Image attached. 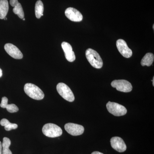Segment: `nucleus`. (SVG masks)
<instances>
[{
    "mask_svg": "<svg viewBox=\"0 0 154 154\" xmlns=\"http://www.w3.org/2000/svg\"><path fill=\"white\" fill-rule=\"evenodd\" d=\"M25 94L30 98L35 100H40L44 98V94L37 86L31 83H27L24 86Z\"/></svg>",
    "mask_w": 154,
    "mask_h": 154,
    "instance_id": "1",
    "label": "nucleus"
},
{
    "mask_svg": "<svg viewBox=\"0 0 154 154\" xmlns=\"http://www.w3.org/2000/svg\"><path fill=\"white\" fill-rule=\"evenodd\" d=\"M86 56L91 65L96 69H101L103 63L102 58L96 51L88 48L86 51Z\"/></svg>",
    "mask_w": 154,
    "mask_h": 154,
    "instance_id": "2",
    "label": "nucleus"
},
{
    "mask_svg": "<svg viewBox=\"0 0 154 154\" xmlns=\"http://www.w3.org/2000/svg\"><path fill=\"white\" fill-rule=\"evenodd\" d=\"M43 134L48 137L54 138L58 137L62 134V130L60 127L53 123H47L42 128Z\"/></svg>",
    "mask_w": 154,
    "mask_h": 154,
    "instance_id": "3",
    "label": "nucleus"
},
{
    "mask_svg": "<svg viewBox=\"0 0 154 154\" xmlns=\"http://www.w3.org/2000/svg\"><path fill=\"white\" fill-rule=\"evenodd\" d=\"M58 93L64 99L69 102L75 100V96L70 88L63 83H60L57 86Z\"/></svg>",
    "mask_w": 154,
    "mask_h": 154,
    "instance_id": "4",
    "label": "nucleus"
},
{
    "mask_svg": "<svg viewBox=\"0 0 154 154\" xmlns=\"http://www.w3.org/2000/svg\"><path fill=\"white\" fill-rule=\"evenodd\" d=\"M109 113L115 116H119L125 115L127 110L124 106L115 102H109L106 105Z\"/></svg>",
    "mask_w": 154,
    "mask_h": 154,
    "instance_id": "5",
    "label": "nucleus"
},
{
    "mask_svg": "<svg viewBox=\"0 0 154 154\" xmlns=\"http://www.w3.org/2000/svg\"><path fill=\"white\" fill-rule=\"evenodd\" d=\"M111 85L112 87L116 88L117 91L120 92L128 93L132 90L131 84L125 80H114L111 82Z\"/></svg>",
    "mask_w": 154,
    "mask_h": 154,
    "instance_id": "6",
    "label": "nucleus"
},
{
    "mask_svg": "<svg viewBox=\"0 0 154 154\" xmlns=\"http://www.w3.org/2000/svg\"><path fill=\"white\" fill-rule=\"evenodd\" d=\"M65 129L67 132L72 136H79L83 134L85 128L80 125L72 123H66L65 125Z\"/></svg>",
    "mask_w": 154,
    "mask_h": 154,
    "instance_id": "7",
    "label": "nucleus"
},
{
    "mask_svg": "<svg viewBox=\"0 0 154 154\" xmlns=\"http://www.w3.org/2000/svg\"><path fill=\"white\" fill-rule=\"evenodd\" d=\"M116 47L122 55L125 58H130L132 55V50L128 48L126 42L123 39L116 41Z\"/></svg>",
    "mask_w": 154,
    "mask_h": 154,
    "instance_id": "8",
    "label": "nucleus"
},
{
    "mask_svg": "<svg viewBox=\"0 0 154 154\" xmlns=\"http://www.w3.org/2000/svg\"><path fill=\"white\" fill-rule=\"evenodd\" d=\"M66 16L71 21L75 22H80L82 20L83 16L76 9L73 8H69L65 12Z\"/></svg>",
    "mask_w": 154,
    "mask_h": 154,
    "instance_id": "9",
    "label": "nucleus"
},
{
    "mask_svg": "<svg viewBox=\"0 0 154 154\" xmlns=\"http://www.w3.org/2000/svg\"><path fill=\"white\" fill-rule=\"evenodd\" d=\"M5 49L8 54L16 59H21L23 55L22 52L14 45L7 43L5 45Z\"/></svg>",
    "mask_w": 154,
    "mask_h": 154,
    "instance_id": "10",
    "label": "nucleus"
},
{
    "mask_svg": "<svg viewBox=\"0 0 154 154\" xmlns=\"http://www.w3.org/2000/svg\"><path fill=\"white\" fill-rule=\"evenodd\" d=\"M110 143L112 147L119 152H123L126 150V144L124 140L118 137H114L110 140Z\"/></svg>",
    "mask_w": 154,
    "mask_h": 154,
    "instance_id": "11",
    "label": "nucleus"
},
{
    "mask_svg": "<svg viewBox=\"0 0 154 154\" xmlns=\"http://www.w3.org/2000/svg\"><path fill=\"white\" fill-rule=\"evenodd\" d=\"M62 48L64 52L65 56L67 60L70 62H72L75 60V55L73 51L72 48L70 44L66 42L62 43Z\"/></svg>",
    "mask_w": 154,
    "mask_h": 154,
    "instance_id": "12",
    "label": "nucleus"
},
{
    "mask_svg": "<svg viewBox=\"0 0 154 154\" xmlns=\"http://www.w3.org/2000/svg\"><path fill=\"white\" fill-rule=\"evenodd\" d=\"M10 5L14 7L13 12L21 19L24 18V12L22 5L19 2L18 0H10Z\"/></svg>",
    "mask_w": 154,
    "mask_h": 154,
    "instance_id": "13",
    "label": "nucleus"
},
{
    "mask_svg": "<svg viewBox=\"0 0 154 154\" xmlns=\"http://www.w3.org/2000/svg\"><path fill=\"white\" fill-rule=\"evenodd\" d=\"M8 99L6 97H3L2 98V102L0 104V106L2 108H6L9 112L11 113H16L19 111L18 107L15 104H8Z\"/></svg>",
    "mask_w": 154,
    "mask_h": 154,
    "instance_id": "14",
    "label": "nucleus"
},
{
    "mask_svg": "<svg viewBox=\"0 0 154 154\" xmlns=\"http://www.w3.org/2000/svg\"><path fill=\"white\" fill-rule=\"evenodd\" d=\"M8 10V0H0V19H4L6 17Z\"/></svg>",
    "mask_w": 154,
    "mask_h": 154,
    "instance_id": "15",
    "label": "nucleus"
},
{
    "mask_svg": "<svg viewBox=\"0 0 154 154\" xmlns=\"http://www.w3.org/2000/svg\"><path fill=\"white\" fill-rule=\"evenodd\" d=\"M154 60V54L151 53H148L145 54L142 59L141 64L142 66H150L152 64Z\"/></svg>",
    "mask_w": 154,
    "mask_h": 154,
    "instance_id": "16",
    "label": "nucleus"
},
{
    "mask_svg": "<svg viewBox=\"0 0 154 154\" xmlns=\"http://www.w3.org/2000/svg\"><path fill=\"white\" fill-rule=\"evenodd\" d=\"M44 5L41 0H38L36 2L35 7V15L37 19H40L42 16H43Z\"/></svg>",
    "mask_w": 154,
    "mask_h": 154,
    "instance_id": "17",
    "label": "nucleus"
},
{
    "mask_svg": "<svg viewBox=\"0 0 154 154\" xmlns=\"http://www.w3.org/2000/svg\"><path fill=\"white\" fill-rule=\"evenodd\" d=\"M0 124L2 126L5 127V129L9 131L12 129H16L18 128V125L15 123H11L6 119H3L0 122Z\"/></svg>",
    "mask_w": 154,
    "mask_h": 154,
    "instance_id": "18",
    "label": "nucleus"
},
{
    "mask_svg": "<svg viewBox=\"0 0 154 154\" xmlns=\"http://www.w3.org/2000/svg\"><path fill=\"white\" fill-rule=\"evenodd\" d=\"M11 145V141L8 137L3 138L2 146V154H12V152L9 149Z\"/></svg>",
    "mask_w": 154,
    "mask_h": 154,
    "instance_id": "19",
    "label": "nucleus"
},
{
    "mask_svg": "<svg viewBox=\"0 0 154 154\" xmlns=\"http://www.w3.org/2000/svg\"><path fill=\"white\" fill-rule=\"evenodd\" d=\"M0 154H2V143L0 141Z\"/></svg>",
    "mask_w": 154,
    "mask_h": 154,
    "instance_id": "20",
    "label": "nucleus"
},
{
    "mask_svg": "<svg viewBox=\"0 0 154 154\" xmlns=\"http://www.w3.org/2000/svg\"><path fill=\"white\" fill-rule=\"evenodd\" d=\"M91 154H104L100 152H98V151H95L92 152Z\"/></svg>",
    "mask_w": 154,
    "mask_h": 154,
    "instance_id": "21",
    "label": "nucleus"
},
{
    "mask_svg": "<svg viewBox=\"0 0 154 154\" xmlns=\"http://www.w3.org/2000/svg\"><path fill=\"white\" fill-rule=\"evenodd\" d=\"M2 69L0 68V78H1V77H2Z\"/></svg>",
    "mask_w": 154,
    "mask_h": 154,
    "instance_id": "22",
    "label": "nucleus"
},
{
    "mask_svg": "<svg viewBox=\"0 0 154 154\" xmlns=\"http://www.w3.org/2000/svg\"><path fill=\"white\" fill-rule=\"evenodd\" d=\"M154 78L153 77V81H152V82H153V86H154Z\"/></svg>",
    "mask_w": 154,
    "mask_h": 154,
    "instance_id": "23",
    "label": "nucleus"
},
{
    "mask_svg": "<svg viewBox=\"0 0 154 154\" xmlns=\"http://www.w3.org/2000/svg\"><path fill=\"white\" fill-rule=\"evenodd\" d=\"M4 19H5V20H7V18H6V17H5V18H4Z\"/></svg>",
    "mask_w": 154,
    "mask_h": 154,
    "instance_id": "24",
    "label": "nucleus"
},
{
    "mask_svg": "<svg viewBox=\"0 0 154 154\" xmlns=\"http://www.w3.org/2000/svg\"><path fill=\"white\" fill-rule=\"evenodd\" d=\"M23 20H24V21H25V18H23Z\"/></svg>",
    "mask_w": 154,
    "mask_h": 154,
    "instance_id": "25",
    "label": "nucleus"
},
{
    "mask_svg": "<svg viewBox=\"0 0 154 154\" xmlns=\"http://www.w3.org/2000/svg\"><path fill=\"white\" fill-rule=\"evenodd\" d=\"M153 29H154V25H153Z\"/></svg>",
    "mask_w": 154,
    "mask_h": 154,
    "instance_id": "26",
    "label": "nucleus"
}]
</instances>
